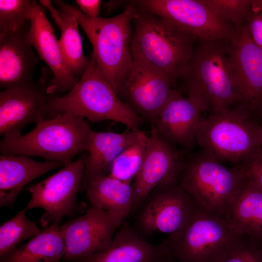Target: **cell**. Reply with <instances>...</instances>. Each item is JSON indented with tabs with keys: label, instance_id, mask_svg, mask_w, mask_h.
I'll list each match as a JSON object with an SVG mask.
<instances>
[{
	"label": "cell",
	"instance_id": "cell-21",
	"mask_svg": "<svg viewBox=\"0 0 262 262\" xmlns=\"http://www.w3.org/2000/svg\"><path fill=\"white\" fill-rule=\"evenodd\" d=\"M166 253L168 250L163 243L158 245L148 243L124 222L106 247L76 262H148Z\"/></svg>",
	"mask_w": 262,
	"mask_h": 262
},
{
	"label": "cell",
	"instance_id": "cell-17",
	"mask_svg": "<svg viewBox=\"0 0 262 262\" xmlns=\"http://www.w3.org/2000/svg\"><path fill=\"white\" fill-rule=\"evenodd\" d=\"M229 44L242 105L252 112L262 102V49L244 25L236 29Z\"/></svg>",
	"mask_w": 262,
	"mask_h": 262
},
{
	"label": "cell",
	"instance_id": "cell-3",
	"mask_svg": "<svg viewBox=\"0 0 262 262\" xmlns=\"http://www.w3.org/2000/svg\"><path fill=\"white\" fill-rule=\"evenodd\" d=\"M93 131L84 118L62 113L38 122L25 134L3 136L0 151L1 154L40 156L66 166L77 154L88 151Z\"/></svg>",
	"mask_w": 262,
	"mask_h": 262
},
{
	"label": "cell",
	"instance_id": "cell-27",
	"mask_svg": "<svg viewBox=\"0 0 262 262\" xmlns=\"http://www.w3.org/2000/svg\"><path fill=\"white\" fill-rule=\"evenodd\" d=\"M24 209L0 227V259L15 250L23 241L32 239L41 231L36 223L28 219Z\"/></svg>",
	"mask_w": 262,
	"mask_h": 262
},
{
	"label": "cell",
	"instance_id": "cell-13",
	"mask_svg": "<svg viewBox=\"0 0 262 262\" xmlns=\"http://www.w3.org/2000/svg\"><path fill=\"white\" fill-rule=\"evenodd\" d=\"M124 219L92 207L83 215L61 226L65 252L64 262H76L106 247Z\"/></svg>",
	"mask_w": 262,
	"mask_h": 262
},
{
	"label": "cell",
	"instance_id": "cell-19",
	"mask_svg": "<svg viewBox=\"0 0 262 262\" xmlns=\"http://www.w3.org/2000/svg\"><path fill=\"white\" fill-rule=\"evenodd\" d=\"M27 24L0 41V86L8 88L33 81L38 58L28 38Z\"/></svg>",
	"mask_w": 262,
	"mask_h": 262
},
{
	"label": "cell",
	"instance_id": "cell-4",
	"mask_svg": "<svg viewBox=\"0 0 262 262\" xmlns=\"http://www.w3.org/2000/svg\"><path fill=\"white\" fill-rule=\"evenodd\" d=\"M229 40H199L181 77L188 95L202 99L212 113L242 105Z\"/></svg>",
	"mask_w": 262,
	"mask_h": 262
},
{
	"label": "cell",
	"instance_id": "cell-33",
	"mask_svg": "<svg viewBox=\"0 0 262 262\" xmlns=\"http://www.w3.org/2000/svg\"><path fill=\"white\" fill-rule=\"evenodd\" d=\"M240 166L243 168L246 176L262 190V151Z\"/></svg>",
	"mask_w": 262,
	"mask_h": 262
},
{
	"label": "cell",
	"instance_id": "cell-22",
	"mask_svg": "<svg viewBox=\"0 0 262 262\" xmlns=\"http://www.w3.org/2000/svg\"><path fill=\"white\" fill-rule=\"evenodd\" d=\"M59 162H38L21 155L0 156V207L12 206L23 188L33 180L54 169Z\"/></svg>",
	"mask_w": 262,
	"mask_h": 262
},
{
	"label": "cell",
	"instance_id": "cell-31",
	"mask_svg": "<svg viewBox=\"0 0 262 262\" xmlns=\"http://www.w3.org/2000/svg\"><path fill=\"white\" fill-rule=\"evenodd\" d=\"M220 262H262V242L246 237Z\"/></svg>",
	"mask_w": 262,
	"mask_h": 262
},
{
	"label": "cell",
	"instance_id": "cell-6",
	"mask_svg": "<svg viewBox=\"0 0 262 262\" xmlns=\"http://www.w3.org/2000/svg\"><path fill=\"white\" fill-rule=\"evenodd\" d=\"M71 113L92 122L113 120L127 129H138L142 118L122 101L97 69L93 53L88 66L79 82L66 95L50 96L45 118L62 113Z\"/></svg>",
	"mask_w": 262,
	"mask_h": 262
},
{
	"label": "cell",
	"instance_id": "cell-24",
	"mask_svg": "<svg viewBox=\"0 0 262 262\" xmlns=\"http://www.w3.org/2000/svg\"><path fill=\"white\" fill-rule=\"evenodd\" d=\"M86 195L92 207L125 219L132 213V183L110 175L99 177L86 187Z\"/></svg>",
	"mask_w": 262,
	"mask_h": 262
},
{
	"label": "cell",
	"instance_id": "cell-23",
	"mask_svg": "<svg viewBox=\"0 0 262 262\" xmlns=\"http://www.w3.org/2000/svg\"><path fill=\"white\" fill-rule=\"evenodd\" d=\"M227 219L241 235L262 242V190L247 176Z\"/></svg>",
	"mask_w": 262,
	"mask_h": 262
},
{
	"label": "cell",
	"instance_id": "cell-15",
	"mask_svg": "<svg viewBox=\"0 0 262 262\" xmlns=\"http://www.w3.org/2000/svg\"><path fill=\"white\" fill-rule=\"evenodd\" d=\"M173 85L165 74L145 62L133 59L117 96L138 115L151 122L166 102Z\"/></svg>",
	"mask_w": 262,
	"mask_h": 262
},
{
	"label": "cell",
	"instance_id": "cell-18",
	"mask_svg": "<svg viewBox=\"0 0 262 262\" xmlns=\"http://www.w3.org/2000/svg\"><path fill=\"white\" fill-rule=\"evenodd\" d=\"M34 13L30 21L28 38L40 58L53 73L52 79L47 84V92L49 95L69 92L80 79L66 65L58 40L44 8L35 0H34Z\"/></svg>",
	"mask_w": 262,
	"mask_h": 262
},
{
	"label": "cell",
	"instance_id": "cell-26",
	"mask_svg": "<svg viewBox=\"0 0 262 262\" xmlns=\"http://www.w3.org/2000/svg\"><path fill=\"white\" fill-rule=\"evenodd\" d=\"M60 14L62 25L59 44L67 67L76 77L80 79L88 66L89 59L83 54L82 40L79 31V24L74 16L63 11Z\"/></svg>",
	"mask_w": 262,
	"mask_h": 262
},
{
	"label": "cell",
	"instance_id": "cell-34",
	"mask_svg": "<svg viewBox=\"0 0 262 262\" xmlns=\"http://www.w3.org/2000/svg\"><path fill=\"white\" fill-rule=\"evenodd\" d=\"M80 11L85 15L91 17L98 16L102 2L100 0H76Z\"/></svg>",
	"mask_w": 262,
	"mask_h": 262
},
{
	"label": "cell",
	"instance_id": "cell-38",
	"mask_svg": "<svg viewBox=\"0 0 262 262\" xmlns=\"http://www.w3.org/2000/svg\"><path fill=\"white\" fill-rule=\"evenodd\" d=\"M261 113H262V104H261Z\"/></svg>",
	"mask_w": 262,
	"mask_h": 262
},
{
	"label": "cell",
	"instance_id": "cell-30",
	"mask_svg": "<svg viewBox=\"0 0 262 262\" xmlns=\"http://www.w3.org/2000/svg\"><path fill=\"white\" fill-rule=\"evenodd\" d=\"M219 19L235 29L244 25L253 0H202Z\"/></svg>",
	"mask_w": 262,
	"mask_h": 262
},
{
	"label": "cell",
	"instance_id": "cell-37",
	"mask_svg": "<svg viewBox=\"0 0 262 262\" xmlns=\"http://www.w3.org/2000/svg\"><path fill=\"white\" fill-rule=\"evenodd\" d=\"M254 3L262 10V0H253Z\"/></svg>",
	"mask_w": 262,
	"mask_h": 262
},
{
	"label": "cell",
	"instance_id": "cell-35",
	"mask_svg": "<svg viewBox=\"0 0 262 262\" xmlns=\"http://www.w3.org/2000/svg\"><path fill=\"white\" fill-rule=\"evenodd\" d=\"M40 3L43 6L48 8L51 15L52 17L54 19L57 26L60 29L62 25V18L60 13L58 12L56 9L52 6L49 0H40Z\"/></svg>",
	"mask_w": 262,
	"mask_h": 262
},
{
	"label": "cell",
	"instance_id": "cell-32",
	"mask_svg": "<svg viewBox=\"0 0 262 262\" xmlns=\"http://www.w3.org/2000/svg\"><path fill=\"white\" fill-rule=\"evenodd\" d=\"M244 26L253 43L262 49V10L253 0Z\"/></svg>",
	"mask_w": 262,
	"mask_h": 262
},
{
	"label": "cell",
	"instance_id": "cell-36",
	"mask_svg": "<svg viewBox=\"0 0 262 262\" xmlns=\"http://www.w3.org/2000/svg\"><path fill=\"white\" fill-rule=\"evenodd\" d=\"M148 262H179L168 253L161 254L151 259Z\"/></svg>",
	"mask_w": 262,
	"mask_h": 262
},
{
	"label": "cell",
	"instance_id": "cell-10",
	"mask_svg": "<svg viewBox=\"0 0 262 262\" xmlns=\"http://www.w3.org/2000/svg\"><path fill=\"white\" fill-rule=\"evenodd\" d=\"M83 154L74 162L43 180L28 187L31 198L24 209L45 211L40 222L46 228L76 211L77 193L81 185L87 157Z\"/></svg>",
	"mask_w": 262,
	"mask_h": 262
},
{
	"label": "cell",
	"instance_id": "cell-2",
	"mask_svg": "<svg viewBox=\"0 0 262 262\" xmlns=\"http://www.w3.org/2000/svg\"><path fill=\"white\" fill-rule=\"evenodd\" d=\"M53 1L61 11L77 19L93 47L98 70L117 95L133 62L131 46L134 6L132 2L120 14L106 18L89 17L65 2Z\"/></svg>",
	"mask_w": 262,
	"mask_h": 262
},
{
	"label": "cell",
	"instance_id": "cell-14",
	"mask_svg": "<svg viewBox=\"0 0 262 262\" xmlns=\"http://www.w3.org/2000/svg\"><path fill=\"white\" fill-rule=\"evenodd\" d=\"M209 111L201 99L185 97L172 89L166 102L151 121L158 134L172 145L187 151L196 144L201 113Z\"/></svg>",
	"mask_w": 262,
	"mask_h": 262
},
{
	"label": "cell",
	"instance_id": "cell-25",
	"mask_svg": "<svg viewBox=\"0 0 262 262\" xmlns=\"http://www.w3.org/2000/svg\"><path fill=\"white\" fill-rule=\"evenodd\" d=\"M65 252L64 238L57 222L0 259V262H61Z\"/></svg>",
	"mask_w": 262,
	"mask_h": 262
},
{
	"label": "cell",
	"instance_id": "cell-28",
	"mask_svg": "<svg viewBox=\"0 0 262 262\" xmlns=\"http://www.w3.org/2000/svg\"><path fill=\"white\" fill-rule=\"evenodd\" d=\"M147 135L139 130L138 138L116 158L109 175L123 181L132 182L145 157Z\"/></svg>",
	"mask_w": 262,
	"mask_h": 262
},
{
	"label": "cell",
	"instance_id": "cell-8",
	"mask_svg": "<svg viewBox=\"0 0 262 262\" xmlns=\"http://www.w3.org/2000/svg\"><path fill=\"white\" fill-rule=\"evenodd\" d=\"M246 237L227 219L199 207L184 229L163 243L179 262H220Z\"/></svg>",
	"mask_w": 262,
	"mask_h": 262
},
{
	"label": "cell",
	"instance_id": "cell-20",
	"mask_svg": "<svg viewBox=\"0 0 262 262\" xmlns=\"http://www.w3.org/2000/svg\"><path fill=\"white\" fill-rule=\"evenodd\" d=\"M138 129L121 133L93 131L79 192L85 191L93 180L108 175L117 156L138 138Z\"/></svg>",
	"mask_w": 262,
	"mask_h": 262
},
{
	"label": "cell",
	"instance_id": "cell-7",
	"mask_svg": "<svg viewBox=\"0 0 262 262\" xmlns=\"http://www.w3.org/2000/svg\"><path fill=\"white\" fill-rule=\"evenodd\" d=\"M246 179L240 166L229 167L205 150L186 155L179 185L203 209L227 219Z\"/></svg>",
	"mask_w": 262,
	"mask_h": 262
},
{
	"label": "cell",
	"instance_id": "cell-5",
	"mask_svg": "<svg viewBox=\"0 0 262 262\" xmlns=\"http://www.w3.org/2000/svg\"><path fill=\"white\" fill-rule=\"evenodd\" d=\"M196 144L219 161L240 166L262 151V125L238 105L201 117Z\"/></svg>",
	"mask_w": 262,
	"mask_h": 262
},
{
	"label": "cell",
	"instance_id": "cell-16",
	"mask_svg": "<svg viewBox=\"0 0 262 262\" xmlns=\"http://www.w3.org/2000/svg\"><path fill=\"white\" fill-rule=\"evenodd\" d=\"M34 81L15 85L0 92V134H21L31 123L45 118L49 98L47 84Z\"/></svg>",
	"mask_w": 262,
	"mask_h": 262
},
{
	"label": "cell",
	"instance_id": "cell-1",
	"mask_svg": "<svg viewBox=\"0 0 262 262\" xmlns=\"http://www.w3.org/2000/svg\"><path fill=\"white\" fill-rule=\"evenodd\" d=\"M134 6L131 49L133 59L159 70L174 85L194 54L197 39L149 12Z\"/></svg>",
	"mask_w": 262,
	"mask_h": 262
},
{
	"label": "cell",
	"instance_id": "cell-29",
	"mask_svg": "<svg viewBox=\"0 0 262 262\" xmlns=\"http://www.w3.org/2000/svg\"><path fill=\"white\" fill-rule=\"evenodd\" d=\"M34 0H0V41L30 21Z\"/></svg>",
	"mask_w": 262,
	"mask_h": 262
},
{
	"label": "cell",
	"instance_id": "cell-12",
	"mask_svg": "<svg viewBox=\"0 0 262 262\" xmlns=\"http://www.w3.org/2000/svg\"><path fill=\"white\" fill-rule=\"evenodd\" d=\"M164 140L151 126L141 168L132 183V213L136 212L148 194L159 185H179L187 153Z\"/></svg>",
	"mask_w": 262,
	"mask_h": 262
},
{
	"label": "cell",
	"instance_id": "cell-11",
	"mask_svg": "<svg viewBox=\"0 0 262 262\" xmlns=\"http://www.w3.org/2000/svg\"><path fill=\"white\" fill-rule=\"evenodd\" d=\"M199 40H229L235 28L224 22L202 0H140L132 2Z\"/></svg>",
	"mask_w": 262,
	"mask_h": 262
},
{
	"label": "cell",
	"instance_id": "cell-9",
	"mask_svg": "<svg viewBox=\"0 0 262 262\" xmlns=\"http://www.w3.org/2000/svg\"><path fill=\"white\" fill-rule=\"evenodd\" d=\"M200 207L180 185H159L136 212L134 228L140 234L177 233L189 223Z\"/></svg>",
	"mask_w": 262,
	"mask_h": 262
}]
</instances>
